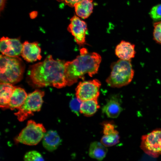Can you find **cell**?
I'll return each instance as SVG.
<instances>
[{
  "label": "cell",
  "mask_w": 161,
  "mask_h": 161,
  "mask_svg": "<svg viewBox=\"0 0 161 161\" xmlns=\"http://www.w3.org/2000/svg\"><path fill=\"white\" fill-rule=\"evenodd\" d=\"M65 62L48 55L43 61L30 66L28 74L32 82L38 87L49 86L59 89L65 86Z\"/></svg>",
  "instance_id": "cell-1"
},
{
  "label": "cell",
  "mask_w": 161,
  "mask_h": 161,
  "mask_svg": "<svg viewBox=\"0 0 161 161\" xmlns=\"http://www.w3.org/2000/svg\"><path fill=\"white\" fill-rule=\"evenodd\" d=\"M101 58L98 54L89 53L85 48L80 49V54L71 61L66 62L65 75L67 86H70L87 74L90 77L97 73Z\"/></svg>",
  "instance_id": "cell-2"
},
{
  "label": "cell",
  "mask_w": 161,
  "mask_h": 161,
  "mask_svg": "<svg viewBox=\"0 0 161 161\" xmlns=\"http://www.w3.org/2000/svg\"><path fill=\"white\" fill-rule=\"evenodd\" d=\"M0 63V83L13 84L21 80L25 66L19 56L10 57L1 54Z\"/></svg>",
  "instance_id": "cell-3"
},
{
  "label": "cell",
  "mask_w": 161,
  "mask_h": 161,
  "mask_svg": "<svg viewBox=\"0 0 161 161\" xmlns=\"http://www.w3.org/2000/svg\"><path fill=\"white\" fill-rule=\"evenodd\" d=\"M111 68L110 75L106 80L109 86L120 88L129 84L132 81L134 72L131 60L120 59L112 63Z\"/></svg>",
  "instance_id": "cell-4"
},
{
  "label": "cell",
  "mask_w": 161,
  "mask_h": 161,
  "mask_svg": "<svg viewBox=\"0 0 161 161\" xmlns=\"http://www.w3.org/2000/svg\"><path fill=\"white\" fill-rule=\"evenodd\" d=\"M44 95V92L39 89L35 90L27 95L23 104L18 109V112L14 113L18 120L23 121L33 115L34 112L40 111Z\"/></svg>",
  "instance_id": "cell-5"
},
{
  "label": "cell",
  "mask_w": 161,
  "mask_h": 161,
  "mask_svg": "<svg viewBox=\"0 0 161 161\" xmlns=\"http://www.w3.org/2000/svg\"><path fill=\"white\" fill-rule=\"evenodd\" d=\"M46 132L42 124L37 123L34 120H28L26 126L15 138L16 143L28 145H37L43 138Z\"/></svg>",
  "instance_id": "cell-6"
},
{
  "label": "cell",
  "mask_w": 161,
  "mask_h": 161,
  "mask_svg": "<svg viewBox=\"0 0 161 161\" xmlns=\"http://www.w3.org/2000/svg\"><path fill=\"white\" fill-rule=\"evenodd\" d=\"M141 148L154 157L161 155V129L154 130L141 138Z\"/></svg>",
  "instance_id": "cell-7"
},
{
  "label": "cell",
  "mask_w": 161,
  "mask_h": 161,
  "mask_svg": "<svg viewBox=\"0 0 161 161\" xmlns=\"http://www.w3.org/2000/svg\"><path fill=\"white\" fill-rule=\"evenodd\" d=\"M100 85V82L96 79L80 82L76 89V96L82 101L97 99Z\"/></svg>",
  "instance_id": "cell-8"
},
{
  "label": "cell",
  "mask_w": 161,
  "mask_h": 161,
  "mask_svg": "<svg viewBox=\"0 0 161 161\" xmlns=\"http://www.w3.org/2000/svg\"><path fill=\"white\" fill-rule=\"evenodd\" d=\"M23 44L17 38L2 37L0 39V50L2 55L10 57L21 55Z\"/></svg>",
  "instance_id": "cell-9"
},
{
  "label": "cell",
  "mask_w": 161,
  "mask_h": 161,
  "mask_svg": "<svg viewBox=\"0 0 161 161\" xmlns=\"http://www.w3.org/2000/svg\"><path fill=\"white\" fill-rule=\"evenodd\" d=\"M70 21L68 30L74 36L78 44L80 46L83 45L85 42V35L87 30L86 24L76 16L70 19Z\"/></svg>",
  "instance_id": "cell-10"
},
{
  "label": "cell",
  "mask_w": 161,
  "mask_h": 161,
  "mask_svg": "<svg viewBox=\"0 0 161 161\" xmlns=\"http://www.w3.org/2000/svg\"><path fill=\"white\" fill-rule=\"evenodd\" d=\"M41 49L37 42L30 43L26 41L23 44L21 55L28 62L40 60L42 58Z\"/></svg>",
  "instance_id": "cell-11"
},
{
  "label": "cell",
  "mask_w": 161,
  "mask_h": 161,
  "mask_svg": "<svg viewBox=\"0 0 161 161\" xmlns=\"http://www.w3.org/2000/svg\"><path fill=\"white\" fill-rule=\"evenodd\" d=\"M135 46L133 44L122 41L116 46L115 53L120 59L129 60L134 58L136 53Z\"/></svg>",
  "instance_id": "cell-12"
},
{
  "label": "cell",
  "mask_w": 161,
  "mask_h": 161,
  "mask_svg": "<svg viewBox=\"0 0 161 161\" xmlns=\"http://www.w3.org/2000/svg\"><path fill=\"white\" fill-rule=\"evenodd\" d=\"M120 101L117 95L112 96L107 100L106 103L102 108L103 112L108 117H117L123 110Z\"/></svg>",
  "instance_id": "cell-13"
},
{
  "label": "cell",
  "mask_w": 161,
  "mask_h": 161,
  "mask_svg": "<svg viewBox=\"0 0 161 161\" xmlns=\"http://www.w3.org/2000/svg\"><path fill=\"white\" fill-rule=\"evenodd\" d=\"M42 139L43 147L50 152L56 150L61 142V140L58 133L53 130H50L46 132Z\"/></svg>",
  "instance_id": "cell-14"
},
{
  "label": "cell",
  "mask_w": 161,
  "mask_h": 161,
  "mask_svg": "<svg viewBox=\"0 0 161 161\" xmlns=\"http://www.w3.org/2000/svg\"><path fill=\"white\" fill-rule=\"evenodd\" d=\"M16 87L10 83H0V106L2 109H9L10 98Z\"/></svg>",
  "instance_id": "cell-15"
},
{
  "label": "cell",
  "mask_w": 161,
  "mask_h": 161,
  "mask_svg": "<svg viewBox=\"0 0 161 161\" xmlns=\"http://www.w3.org/2000/svg\"><path fill=\"white\" fill-rule=\"evenodd\" d=\"M27 95V94L24 89L16 87L11 97L9 109L11 110L15 109H18L23 104Z\"/></svg>",
  "instance_id": "cell-16"
},
{
  "label": "cell",
  "mask_w": 161,
  "mask_h": 161,
  "mask_svg": "<svg viewBox=\"0 0 161 161\" xmlns=\"http://www.w3.org/2000/svg\"><path fill=\"white\" fill-rule=\"evenodd\" d=\"M92 0H83L76 4L74 7L77 16L83 19L89 17L92 12Z\"/></svg>",
  "instance_id": "cell-17"
},
{
  "label": "cell",
  "mask_w": 161,
  "mask_h": 161,
  "mask_svg": "<svg viewBox=\"0 0 161 161\" xmlns=\"http://www.w3.org/2000/svg\"><path fill=\"white\" fill-rule=\"evenodd\" d=\"M101 142H94L90 145L89 154L91 158L98 160H102L106 157L107 149Z\"/></svg>",
  "instance_id": "cell-18"
},
{
  "label": "cell",
  "mask_w": 161,
  "mask_h": 161,
  "mask_svg": "<svg viewBox=\"0 0 161 161\" xmlns=\"http://www.w3.org/2000/svg\"><path fill=\"white\" fill-rule=\"evenodd\" d=\"M100 107L97 99L85 100L82 102L80 112L86 117H90L93 115Z\"/></svg>",
  "instance_id": "cell-19"
},
{
  "label": "cell",
  "mask_w": 161,
  "mask_h": 161,
  "mask_svg": "<svg viewBox=\"0 0 161 161\" xmlns=\"http://www.w3.org/2000/svg\"><path fill=\"white\" fill-rule=\"evenodd\" d=\"M119 133L103 135L101 139V143L106 147H111L119 142Z\"/></svg>",
  "instance_id": "cell-20"
},
{
  "label": "cell",
  "mask_w": 161,
  "mask_h": 161,
  "mask_svg": "<svg viewBox=\"0 0 161 161\" xmlns=\"http://www.w3.org/2000/svg\"><path fill=\"white\" fill-rule=\"evenodd\" d=\"M153 39L157 44H161V21L153 24Z\"/></svg>",
  "instance_id": "cell-21"
},
{
  "label": "cell",
  "mask_w": 161,
  "mask_h": 161,
  "mask_svg": "<svg viewBox=\"0 0 161 161\" xmlns=\"http://www.w3.org/2000/svg\"><path fill=\"white\" fill-rule=\"evenodd\" d=\"M149 14L155 22L161 21V4L153 6L150 10Z\"/></svg>",
  "instance_id": "cell-22"
},
{
  "label": "cell",
  "mask_w": 161,
  "mask_h": 161,
  "mask_svg": "<svg viewBox=\"0 0 161 161\" xmlns=\"http://www.w3.org/2000/svg\"><path fill=\"white\" fill-rule=\"evenodd\" d=\"M24 160L26 161H44L42 155L36 151H31L27 152L24 157Z\"/></svg>",
  "instance_id": "cell-23"
},
{
  "label": "cell",
  "mask_w": 161,
  "mask_h": 161,
  "mask_svg": "<svg viewBox=\"0 0 161 161\" xmlns=\"http://www.w3.org/2000/svg\"><path fill=\"white\" fill-rule=\"evenodd\" d=\"M82 101L76 97H73L69 103V107L74 113L79 115Z\"/></svg>",
  "instance_id": "cell-24"
},
{
  "label": "cell",
  "mask_w": 161,
  "mask_h": 161,
  "mask_svg": "<svg viewBox=\"0 0 161 161\" xmlns=\"http://www.w3.org/2000/svg\"><path fill=\"white\" fill-rule=\"evenodd\" d=\"M103 132L104 135L113 134L119 133L115 129L114 125L112 123L104 122L103 123Z\"/></svg>",
  "instance_id": "cell-25"
},
{
  "label": "cell",
  "mask_w": 161,
  "mask_h": 161,
  "mask_svg": "<svg viewBox=\"0 0 161 161\" xmlns=\"http://www.w3.org/2000/svg\"><path fill=\"white\" fill-rule=\"evenodd\" d=\"M83 0H63L69 6L74 7V5Z\"/></svg>",
  "instance_id": "cell-26"
},
{
  "label": "cell",
  "mask_w": 161,
  "mask_h": 161,
  "mask_svg": "<svg viewBox=\"0 0 161 161\" xmlns=\"http://www.w3.org/2000/svg\"><path fill=\"white\" fill-rule=\"evenodd\" d=\"M4 0H1L0 2V6H1V9L3 8L4 7Z\"/></svg>",
  "instance_id": "cell-27"
},
{
  "label": "cell",
  "mask_w": 161,
  "mask_h": 161,
  "mask_svg": "<svg viewBox=\"0 0 161 161\" xmlns=\"http://www.w3.org/2000/svg\"></svg>",
  "instance_id": "cell-28"
}]
</instances>
